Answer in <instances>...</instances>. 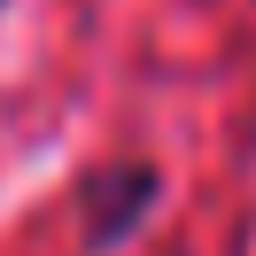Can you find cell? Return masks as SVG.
I'll use <instances>...</instances> for the list:
<instances>
[{
  "mask_svg": "<svg viewBox=\"0 0 256 256\" xmlns=\"http://www.w3.org/2000/svg\"><path fill=\"white\" fill-rule=\"evenodd\" d=\"M163 210V171L148 156H116L101 171L78 178V248L86 256H116L156 225Z\"/></svg>",
  "mask_w": 256,
  "mask_h": 256,
  "instance_id": "6da1fadb",
  "label": "cell"
},
{
  "mask_svg": "<svg viewBox=\"0 0 256 256\" xmlns=\"http://www.w3.org/2000/svg\"><path fill=\"white\" fill-rule=\"evenodd\" d=\"M0 8H8V0H0Z\"/></svg>",
  "mask_w": 256,
  "mask_h": 256,
  "instance_id": "7a4b0ae2",
  "label": "cell"
}]
</instances>
